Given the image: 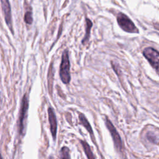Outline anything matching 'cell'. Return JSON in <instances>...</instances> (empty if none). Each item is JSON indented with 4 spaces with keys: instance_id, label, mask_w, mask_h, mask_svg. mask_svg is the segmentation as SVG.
Masks as SVG:
<instances>
[{
    "instance_id": "obj_5",
    "label": "cell",
    "mask_w": 159,
    "mask_h": 159,
    "mask_svg": "<svg viewBox=\"0 0 159 159\" xmlns=\"http://www.w3.org/2000/svg\"><path fill=\"white\" fill-rule=\"evenodd\" d=\"M106 125L111 134V135L112 138V140L114 141V143L116 149L121 152L122 150V142L121 138L120 137L119 134L117 131L116 127L114 126L111 121L107 117H106Z\"/></svg>"
},
{
    "instance_id": "obj_10",
    "label": "cell",
    "mask_w": 159,
    "mask_h": 159,
    "mask_svg": "<svg viewBox=\"0 0 159 159\" xmlns=\"http://www.w3.org/2000/svg\"><path fill=\"white\" fill-rule=\"evenodd\" d=\"M80 142H81V143L83 146L84 153H85L88 159H95L94 156L91 150V148H90V146L89 145V144L86 141L80 140Z\"/></svg>"
},
{
    "instance_id": "obj_6",
    "label": "cell",
    "mask_w": 159,
    "mask_h": 159,
    "mask_svg": "<svg viewBox=\"0 0 159 159\" xmlns=\"http://www.w3.org/2000/svg\"><path fill=\"white\" fill-rule=\"evenodd\" d=\"M1 7L4 14V19L6 24L11 30L13 34V28H12V14H11V4L7 0H1Z\"/></svg>"
},
{
    "instance_id": "obj_2",
    "label": "cell",
    "mask_w": 159,
    "mask_h": 159,
    "mask_svg": "<svg viewBox=\"0 0 159 159\" xmlns=\"http://www.w3.org/2000/svg\"><path fill=\"white\" fill-rule=\"evenodd\" d=\"M117 22L119 27L128 33H139L138 28L135 25L132 20L124 13L119 12L117 16Z\"/></svg>"
},
{
    "instance_id": "obj_4",
    "label": "cell",
    "mask_w": 159,
    "mask_h": 159,
    "mask_svg": "<svg viewBox=\"0 0 159 159\" xmlns=\"http://www.w3.org/2000/svg\"><path fill=\"white\" fill-rule=\"evenodd\" d=\"M28 107H29L28 98L26 94H24L21 100L19 117V120H18V130L20 134H22L24 129V121L27 117Z\"/></svg>"
},
{
    "instance_id": "obj_3",
    "label": "cell",
    "mask_w": 159,
    "mask_h": 159,
    "mask_svg": "<svg viewBox=\"0 0 159 159\" xmlns=\"http://www.w3.org/2000/svg\"><path fill=\"white\" fill-rule=\"evenodd\" d=\"M143 55L159 75V52L153 47H147L142 52Z\"/></svg>"
},
{
    "instance_id": "obj_12",
    "label": "cell",
    "mask_w": 159,
    "mask_h": 159,
    "mask_svg": "<svg viewBox=\"0 0 159 159\" xmlns=\"http://www.w3.org/2000/svg\"><path fill=\"white\" fill-rule=\"evenodd\" d=\"M24 19L25 22L27 24H31L32 23L33 17H32V12L31 10H28L25 12Z\"/></svg>"
},
{
    "instance_id": "obj_1",
    "label": "cell",
    "mask_w": 159,
    "mask_h": 159,
    "mask_svg": "<svg viewBox=\"0 0 159 159\" xmlns=\"http://www.w3.org/2000/svg\"><path fill=\"white\" fill-rule=\"evenodd\" d=\"M59 75L61 81L65 84H68L71 80L70 63L68 56V51L65 50L61 55V61L60 66Z\"/></svg>"
},
{
    "instance_id": "obj_14",
    "label": "cell",
    "mask_w": 159,
    "mask_h": 159,
    "mask_svg": "<svg viewBox=\"0 0 159 159\" xmlns=\"http://www.w3.org/2000/svg\"><path fill=\"white\" fill-rule=\"evenodd\" d=\"M154 27H155V29H158L159 30V24H155Z\"/></svg>"
},
{
    "instance_id": "obj_8",
    "label": "cell",
    "mask_w": 159,
    "mask_h": 159,
    "mask_svg": "<svg viewBox=\"0 0 159 159\" xmlns=\"http://www.w3.org/2000/svg\"><path fill=\"white\" fill-rule=\"evenodd\" d=\"M79 120L80 123L83 125V126L87 130V131L89 133V134L91 135V137L93 138V129L89 124V122H88V119H86V117H85V116L82 114V113H80L79 116Z\"/></svg>"
},
{
    "instance_id": "obj_7",
    "label": "cell",
    "mask_w": 159,
    "mask_h": 159,
    "mask_svg": "<svg viewBox=\"0 0 159 159\" xmlns=\"http://www.w3.org/2000/svg\"><path fill=\"white\" fill-rule=\"evenodd\" d=\"M48 121L50 124V132L53 140H55L56 135H57V122L55 114L52 107H48Z\"/></svg>"
},
{
    "instance_id": "obj_9",
    "label": "cell",
    "mask_w": 159,
    "mask_h": 159,
    "mask_svg": "<svg viewBox=\"0 0 159 159\" xmlns=\"http://www.w3.org/2000/svg\"><path fill=\"white\" fill-rule=\"evenodd\" d=\"M86 24H85V35L82 40V43L85 44L89 40V37H90V32H91V29L93 26V23L91 20L88 19L86 18Z\"/></svg>"
},
{
    "instance_id": "obj_11",
    "label": "cell",
    "mask_w": 159,
    "mask_h": 159,
    "mask_svg": "<svg viewBox=\"0 0 159 159\" xmlns=\"http://www.w3.org/2000/svg\"><path fill=\"white\" fill-rule=\"evenodd\" d=\"M60 159H70V150L67 147H63L60 151Z\"/></svg>"
},
{
    "instance_id": "obj_13",
    "label": "cell",
    "mask_w": 159,
    "mask_h": 159,
    "mask_svg": "<svg viewBox=\"0 0 159 159\" xmlns=\"http://www.w3.org/2000/svg\"><path fill=\"white\" fill-rule=\"evenodd\" d=\"M147 139L148 140H150L151 142L156 143H157V138L155 137V135L152 133V132H148L147 135Z\"/></svg>"
}]
</instances>
